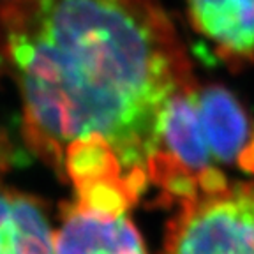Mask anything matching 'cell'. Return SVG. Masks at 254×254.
Segmentation results:
<instances>
[{
    "instance_id": "cell-6",
    "label": "cell",
    "mask_w": 254,
    "mask_h": 254,
    "mask_svg": "<svg viewBox=\"0 0 254 254\" xmlns=\"http://www.w3.org/2000/svg\"><path fill=\"white\" fill-rule=\"evenodd\" d=\"M53 237L43 203L0 184V254H53Z\"/></svg>"
},
{
    "instance_id": "cell-7",
    "label": "cell",
    "mask_w": 254,
    "mask_h": 254,
    "mask_svg": "<svg viewBox=\"0 0 254 254\" xmlns=\"http://www.w3.org/2000/svg\"><path fill=\"white\" fill-rule=\"evenodd\" d=\"M11 154H12L11 143L5 138L4 132L0 131V173L7 170L9 164H11Z\"/></svg>"
},
{
    "instance_id": "cell-1",
    "label": "cell",
    "mask_w": 254,
    "mask_h": 254,
    "mask_svg": "<svg viewBox=\"0 0 254 254\" xmlns=\"http://www.w3.org/2000/svg\"><path fill=\"white\" fill-rule=\"evenodd\" d=\"M0 74L32 152L106 214L150 187L168 106L196 83L157 0H2Z\"/></svg>"
},
{
    "instance_id": "cell-5",
    "label": "cell",
    "mask_w": 254,
    "mask_h": 254,
    "mask_svg": "<svg viewBox=\"0 0 254 254\" xmlns=\"http://www.w3.org/2000/svg\"><path fill=\"white\" fill-rule=\"evenodd\" d=\"M196 32L231 65L254 62V0H186Z\"/></svg>"
},
{
    "instance_id": "cell-4",
    "label": "cell",
    "mask_w": 254,
    "mask_h": 254,
    "mask_svg": "<svg viewBox=\"0 0 254 254\" xmlns=\"http://www.w3.org/2000/svg\"><path fill=\"white\" fill-rule=\"evenodd\" d=\"M53 254H147L127 214H106L69 201L62 205Z\"/></svg>"
},
{
    "instance_id": "cell-3",
    "label": "cell",
    "mask_w": 254,
    "mask_h": 254,
    "mask_svg": "<svg viewBox=\"0 0 254 254\" xmlns=\"http://www.w3.org/2000/svg\"><path fill=\"white\" fill-rule=\"evenodd\" d=\"M164 254H254V182H228L180 203Z\"/></svg>"
},
{
    "instance_id": "cell-2",
    "label": "cell",
    "mask_w": 254,
    "mask_h": 254,
    "mask_svg": "<svg viewBox=\"0 0 254 254\" xmlns=\"http://www.w3.org/2000/svg\"><path fill=\"white\" fill-rule=\"evenodd\" d=\"M226 168L254 173V120L230 90L196 81L168 106L148 184L173 208L226 186Z\"/></svg>"
}]
</instances>
